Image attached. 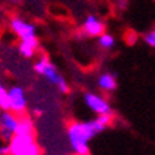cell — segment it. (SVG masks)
Returning a JSON list of instances; mask_svg holds the SVG:
<instances>
[{"mask_svg": "<svg viewBox=\"0 0 155 155\" xmlns=\"http://www.w3.org/2000/svg\"><path fill=\"white\" fill-rule=\"evenodd\" d=\"M0 110H10L8 101V89L0 83Z\"/></svg>", "mask_w": 155, "mask_h": 155, "instance_id": "4fadbf2b", "label": "cell"}, {"mask_svg": "<svg viewBox=\"0 0 155 155\" xmlns=\"http://www.w3.org/2000/svg\"><path fill=\"white\" fill-rule=\"evenodd\" d=\"M82 29L86 36L98 38L103 32H105V24L94 14H89L82 24Z\"/></svg>", "mask_w": 155, "mask_h": 155, "instance_id": "ba28073f", "label": "cell"}, {"mask_svg": "<svg viewBox=\"0 0 155 155\" xmlns=\"http://www.w3.org/2000/svg\"><path fill=\"white\" fill-rule=\"evenodd\" d=\"M112 122V115H97V118L86 122H74L67 129L68 140L76 155L89 154V143L94 136L104 132Z\"/></svg>", "mask_w": 155, "mask_h": 155, "instance_id": "6da1fadb", "label": "cell"}, {"mask_svg": "<svg viewBox=\"0 0 155 155\" xmlns=\"http://www.w3.org/2000/svg\"><path fill=\"white\" fill-rule=\"evenodd\" d=\"M8 101H10V111L15 115H22L26 111L28 100H26L25 91L22 87L13 86L8 89Z\"/></svg>", "mask_w": 155, "mask_h": 155, "instance_id": "8992f818", "label": "cell"}, {"mask_svg": "<svg viewBox=\"0 0 155 155\" xmlns=\"http://www.w3.org/2000/svg\"><path fill=\"white\" fill-rule=\"evenodd\" d=\"M10 26L13 29V32L19 38V40L36 38V26L19 17H14L10 21Z\"/></svg>", "mask_w": 155, "mask_h": 155, "instance_id": "52a82bcc", "label": "cell"}, {"mask_svg": "<svg viewBox=\"0 0 155 155\" xmlns=\"http://www.w3.org/2000/svg\"><path fill=\"white\" fill-rule=\"evenodd\" d=\"M10 155H40L33 134H14L8 141Z\"/></svg>", "mask_w": 155, "mask_h": 155, "instance_id": "3957f363", "label": "cell"}, {"mask_svg": "<svg viewBox=\"0 0 155 155\" xmlns=\"http://www.w3.org/2000/svg\"><path fill=\"white\" fill-rule=\"evenodd\" d=\"M14 134H35V125L32 119L28 116H21L18 118V125Z\"/></svg>", "mask_w": 155, "mask_h": 155, "instance_id": "8fae6325", "label": "cell"}, {"mask_svg": "<svg viewBox=\"0 0 155 155\" xmlns=\"http://www.w3.org/2000/svg\"><path fill=\"white\" fill-rule=\"evenodd\" d=\"M83 98H84V104L87 105V108L91 110L94 114H97V115H105V114L114 115L112 107L110 105V103H108L104 97L87 91V93H84Z\"/></svg>", "mask_w": 155, "mask_h": 155, "instance_id": "5b68a950", "label": "cell"}, {"mask_svg": "<svg viewBox=\"0 0 155 155\" xmlns=\"http://www.w3.org/2000/svg\"><path fill=\"white\" fill-rule=\"evenodd\" d=\"M18 125V116L10 110L0 111V137L7 141L11 140Z\"/></svg>", "mask_w": 155, "mask_h": 155, "instance_id": "277c9868", "label": "cell"}, {"mask_svg": "<svg viewBox=\"0 0 155 155\" xmlns=\"http://www.w3.org/2000/svg\"><path fill=\"white\" fill-rule=\"evenodd\" d=\"M97 86L100 90H103L104 93H111V91H115L116 87H118V78L115 74H111V72H104L98 76L97 79Z\"/></svg>", "mask_w": 155, "mask_h": 155, "instance_id": "9c48e42d", "label": "cell"}, {"mask_svg": "<svg viewBox=\"0 0 155 155\" xmlns=\"http://www.w3.org/2000/svg\"><path fill=\"white\" fill-rule=\"evenodd\" d=\"M33 69H35V72L38 75L46 78L48 81V83L54 84L61 93H69V86H68L67 81L58 74L57 68L48 61V58L46 57V55H42V57L35 62Z\"/></svg>", "mask_w": 155, "mask_h": 155, "instance_id": "7a4b0ae2", "label": "cell"}, {"mask_svg": "<svg viewBox=\"0 0 155 155\" xmlns=\"http://www.w3.org/2000/svg\"><path fill=\"white\" fill-rule=\"evenodd\" d=\"M33 114H36V115H42V110H33Z\"/></svg>", "mask_w": 155, "mask_h": 155, "instance_id": "9a60e30c", "label": "cell"}, {"mask_svg": "<svg viewBox=\"0 0 155 155\" xmlns=\"http://www.w3.org/2000/svg\"><path fill=\"white\" fill-rule=\"evenodd\" d=\"M10 2H13V3H19L21 0H10Z\"/></svg>", "mask_w": 155, "mask_h": 155, "instance_id": "2e32d148", "label": "cell"}, {"mask_svg": "<svg viewBox=\"0 0 155 155\" xmlns=\"http://www.w3.org/2000/svg\"><path fill=\"white\" fill-rule=\"evenodd\" d=\"M115 43H116L115 36L108 32H103L98 36V46L103 50H112L115 47Z\"/></svg>", "mask_w": 155, "mask_h": 155, "instance_id": "7c38bea8", "label": "cell"}, {"mask_svg": "<svg viewBox=\"0 0 155 155\" xmlns=\"http://www.w3.org/2000/svg\"><path fill=\"white\" fill-rule=\"evenodd\" d=\"M143 39H144V42L147 43L150 47L155 48V28L151 29V31H148V32H145L144 36H143Z\"/></svg>", "mask_w": 155, "mask_h": 155, "instance_id": "5bb4252c", "label": "cell"}, {"mask_svg": "<svg viewBox=\"0 0 155 155\" xmlns=\"http://www.w3.org/2000/svg\"><path fill=\"white\" fill-rule=\"evenodd\" d=\"M38 47H39L38 36H36V38H32V39L19 40V45H18L19 53H21L25 58H32L33 55H35V51Z\"/></svg>", "mask_w": 155, "mask_h": 155, "instance_id": "30bf717a", "label": "cell"}]
</instances>
